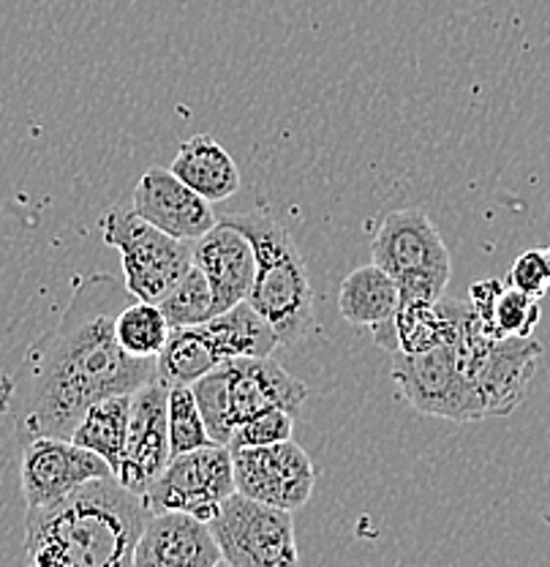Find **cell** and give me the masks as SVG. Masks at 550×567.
<instances>
[{
	"instance_id": "6da1fadb",
	"label": "cell",
	"mask_w": 550,
	"mask_h": 567,
	"mask_svg": "<svg viewBox=\"0 0 550 567\" xmlns=\"http://www.w3.org/2000/svg\"><path fill=\"white\" fill-rule=\"evenodd\" d=\"M132 300L126 284L106 274L76 281L63 317L22 363L14 399L22 440H71L87 406L156 380V358H132L117 344L115 319Z\"/></svg>"
},
{
	"instance_id": "7a4b0ae2",
	"label": "cell",
	"mask_w": 550,
	"mask_h": 567,
	"mask_svg": "<svg viewBox=\"0 0 550 567\" xmlns=\"http://www.w3.org/2000/svg\"><path fill=\"white\" fill-rule=\"evenodd\" d=\"M151 511L115 475L85 483L66 499L28 511V567H134Z\"/></svg>"
},
{
	"instance_id": "3957f363",
	"label": "cell",
	"mask_w": 550,
	"mask_h": 567,
	"mask_svg": "<svg viewBox=\"0 0 550 567\" xmlns=\"http://www.w3.org/2000/svg\"><path fill=\"white\" fill-rule=\"evenodd\" d=\"M218 221L240 229L257 257V279L246 303L273 328L281 347L298 344L316 328L309 268L292 235L268 213H227Z\"/></svg>"
},
{
	"instance_id": "277c9868",
	"label": "cell",
	"mask_w": 550,
	"mask_h": 567,
	"mask_svg": "<svg viewBox=\"0 0 550 567\" xmlns=\"http://www.w3.org/2000/svg\"><path fill=\"white\" fill-rule=\"evenodd\" d=\"M191 390L216 445H229L232 431L248 417L264 410L298 415L309 399V388L294 380L273 354L229 360L194 382Z\"/></svg>"
},
{
	"instance_id": "5b68a950",
	"label": "cell",
	"mask_w": 550,
	"mask_h": 567,
	"mask_svg": "<svg viewBox=\"0 0 550 567\" xmlns=\"http://www.w3.org/2000/svg\"><path fill=\"white\" fill-rule=\"evenodd\" d=\"M281 341L248 303L205 319L199 324L173 328L167 347L156 358V380L167 388L194 385L218 365L238 358H270Z\"/></svg>"
},
{
	"instance_id": "8992f818",
	"label": "cell",
	"mask_w": 550,
	"mask_h": 567,
	"mask_svg": "<svg viewBox=\"0 0 550 567\" xmlns=\"http://www.w3.org/2000/svg\"><path fill=\"white\" fill-rule=\"evenodd\" d=\"M374 265L393 276L401 300H436L445 298L453 276L449 248L428 213L417 208L390 210L378 224L371 244Z\"/></svg>"
},
{
	"instance_id": "52a82bcc",
	"label": "cell",
	"mask_w": 550,
	"mask_h": 567,
	"mask_svg": "<svg viewBox=\"0 0 550 567\" xmlns=\"http://www.w3.org/2000/svg\"><path fill=\"white\" fill-rule=\"evenodd\" d=\"M102 238L121 257L123 284L137 300L158 303L194 265V240H177L134 208H112L98 221Z\"/></svg>"
},
{
	"instance_id": "ba28073f",
	"label": "cell",
	"mask_w": 550,
	"mask_h": 567,
	"mask_svg": "<svg viewBox=\"0 0 550 567\" xmlns=\"http://www.w3.org/2000/svg\"><path fill=\"white\" fill-rule=\"evenodd\" d=\"M221 559L232 567H300L294 518L251 496H227L210 522Z\"/></svg>"
},
{
	"instance_id": "9c48e42d",
	"label": "cell",
	"mask_w": 550,
	"mask_h": 567,
	"mask_svg": "<svg viewBox=\"0 0 550 567\" xmlns=\"http://www.w3.org/2000/svg\"><path fill=\"white\" fill-rule=\"evenodd\" d=\"M393 380L417 412L455 423L482 421V401L475 382L460 371L455 344L428 352H395Z\"/></svg>"
},
{
	"instance_id": "30bf717a",
	"label": "cell",
	"mask_w": 550,
	"mask_h": 567,
	"mask_svg": "<svg viewBox=\"0 0 550 567\" xmlns=\"http://www.w3.org/2000/svg\"><path fill=\"white\" fill-rule=\"evenodd\" d=\"M235 492L238 488H235L232 451L212 442L169 461L167 470L142 494V502L151 513H188L210 524L221 511L224 499Z\"/></svg>"
},
{
	"instance_id": "8fae6325",
	"label": "cell",
	"mask_w": 550,
	"mask_h": 567,
	"mask_svg": "<svg viewBox=\"0 0 550 567\" xmlns=\"http://www.w3.org/2000/svg\"><path fill=\"white\" fill-rule=\"evenodd\" d=\"M232 470L238 494L289 513L300 511L311 499L319 477L311 456L294 440L238 447L232 451Z\"/></svg>"
},
{
	"instance_id": "7c38bea8",
	"label": "cell",
	"mask_w": 550,
	"mask_h": 567,
	"mask_svg": "<svg viewBox=\"0 0 550 567\" xmlns=\"http://www.w3.org/2000/svg\"><path fill=\"white\" fill-rule=\"evenodd\" d=\"M106 475H112V470L102 456L61 436H33L22 447L20 481L28 511L55 505L85 483Z\"/></svg>"
},
{
	"instance_id": "4fadbf2b",
	"label": "cell",
	"mask_w": 550,
	"mask_h": 567,
	"mask_svg": "<svg viewBox=\"0 0 550 567\" xmlns=\"http://www.w3.org/2000/svg\"><path fill=\"white\" fill-rule=\"evenodd\" d=\"M173 461L169 447V388L153 380L132 399L126 447L115 481L134 494H145Z\"/></svg>"
},
{
	"instance_id": "5bb4252c",
	"label": "cell",
	"mask_w": 550,
	"mask_h": 567,
	"mask_svg": "<svg viewBox=\"0 0 550 567\" xmlns=\"http://www.w3.org/2000/svg\"><path fill=\"white\" fill-rule=\"evenodd\" d=\"M132 208L147 224L177 240H199L218 224L212 203L199 197L167 167H151L142 173L132 194Z\"/></svg>"
},
{
	"instance_id": "9a60e30c",
	"label": "cell",
	"mask_w": 550,
	"mask_h": 567,
	"mask_svg": "<svg viewBox=\"0 0 550 567\" xmlns=\"http://www.w3.org/2000/svg\"><path fill=\"white\" fill-rule=\"evenodd\" d=\"M221 548L210 524L188 513H151L142 529L134 567H216Z\"/></svg>"
},
{
	"instance_id": "2e32d148",
	"label": "cell",
	"mask_w": 550,
	"mask_h": 567,
	"mask_svg": "<svg viewBox=\"0 0 550 567\" xmlns=\"http://www.w3.org/2000/svg\"><path fill=\"white\" fill-rule=\"evenodd\" d=\"M194 265L210 284L218 315L246 303L257 279V257L240 229L218 221L210 233L194 240Z\"/></svg>"
},
{
	"instance_id": "e0dca14e",
	"label": "cell",
	"mask_w": 550,
	"mask_h": 567,
	"mask_svg": "<svg viewBox=\"0 0 550 567\" xmlns=\"http://www.w3.org/2000/svg\"><path fill=\"white\" fill-rule=\"evenodd\" d=\"M540 358L542 344L535 336H526V339H516V336L494 339L475 377V388L480 393L485 417H505L516 412L531 380H535Z\"/></svg>"
},
{
	"instance_id": "ac0fdd59",
	"label": "cell",
	"mask_w": 550,
	"mask_h": 567,
	"mask_svg": "<svg viewBox=\"0 0 550 567\" xmlns=\"http://www.w3.org/2000/svg\"><path fill=\"white\" fill-rule=\"evenodd\" d=\"M169 169L207 203H224L240 192V169L232 153L210 134L183 142Z\"/></svg>"
},
{
	"instance_id": "d6986e66",
	"label": "cell",
	"mask_w": 550,
	"mask_h": 567,
	"mask_svg": "<svg viewBox=\"0 0 550 567\" xmlns=\"http://www.w3.org/2000/svg\"><path fill=\"white\" fill-rule=\"evenodd\" d=\"M398 284L378 265H363L341 281L339 315L354 328L374 330L398 311Z\"/></svg>"
},
{
	"instance_id": "ffe728a7",
	"label": "cell",
	"mask_w": 550,
	"mask_h": 567,
	"mask_svg": "<svg viewBox=\"0 0 550 567\" xmlns=\"http://www.w3.org/2000/svg\"><path fill=\"white\" fill-rule=\"evenodd\" d=\"M132 399L134 393H121L96 401L93 406H87V412L76 423L74 434H71V442L102 456L110 464L112 475L121 466L123 447H126L128 421H132Z\"/></svg>"
},
{
	"instance_id": "44dd1931",
	"label": "cell",
	"mask_w": 550,
	"mask_h": 567,
	"mask_svg": "<svg viewBox=\"0 0 550 567\" xmlns=\"http://www.w3.org/2000/svg\"><path fill=\"white\" fill-rule=\"evenodd\" d=\"M169 328L162 306L147 303V300H132L115 319L117 344L132 358H158L167 347Z\"/></svg>"
},
{
	"instance_id": "7402d4cb",
	"label": "cell",
	"mask_w": 550,
	"mask_h": 567,
	"mask_svg": "<svg viewBox=\"0 0 550 567\" xmlns=\"http://www.w3.org/2000/svg\"><path fill=\"white\" fill-rule=\"evenodd\" d=\"M164 317H167L169 328H186V324H199L205 319L216 317V298H212V289L207 284L205 274L191 265L186 274L180 276V281L158 300Z\"/></svg>"
},
{
	"instance_id": "603a6c76",
	"label": "cell",
	"mask_w": 550,
	"mask_h": 567,
	"mask_svg": "<svg viewBox=\"0 0 550 567\" xmlns=\"http://www.w3.org/2000/svg\"><path fill=\"white\" fill-rule=\"evenodd\" d=\"M537 322H540V298L526 295L523 289L505 281V287L496 295L494 309H490L488 333L494 339H510V336L526 339L535 333Z\"/></svg>"
},
{
	"instance_id": "cb8c5ba5",
	"label": "cell",
	"mask_w": 550,
	"mask_h": 567,
	"mask_svg": "<svg viewBox=\"0 0 550 567\" xmlns=\"http://www.w3.org/2000/svg\"><path fill=\"white\" fill-rule=\"evenodd\" d=\"M207 445H212L210 431H207L191 385H173L169 388V447H173V458Z\"/></svg>"
},
{
	"instance_id": "d4e9b609",
	"label": "cell",
	"mask_w": 550,
	"mask_h": 567,
	"mask_svg": "<svg viewBox=\"0 0 550 567\" xmlns=\"http://www.w3.org/2000/svg\"><path fill=\"white\" fill-rule=\"evenodd\" d=\"M294 434V415L287 410H264L259 415L242 421L229 436V451L238 447H264L276 442L292 440Z\"/></svg>"
},
{
	"instance_id": "484cf974",
	"label": "cell",
	"mask_w": 550,
	"mask_h": 567,
	"mask_svg": "<svg viewBox=\"0 0 550 567\" xmlns=\"http://www.w3.org/2000/svg\"><path fill=\"white\" fill-rule=\"evenodd\" d=\"M507 284L523 289L526 295L542 298L550 289V246L520 254L507 274Z\"/></svg>"
},
{
	"instance_id": "4316f807",
	"label": "cell",
	"mask_w": 550,
	"mask_h": 567,
	"mask_svg": "<svg viewBox=\"0 0 550 567\" xmlns=\"http://www.w3.org/2000/svg\"><path fill=\"white\" fill-rule=\"evenodd\" d=\"M216 567H232V565H227V563H224V559H221V563H218Z\"/></svg>"
}]
</instances>
